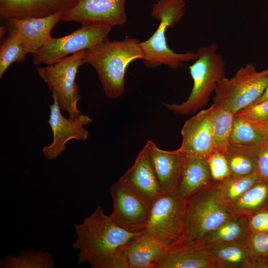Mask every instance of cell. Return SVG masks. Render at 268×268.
Returning a JSON list of instances; mask_svg holds the SVG:
<instances>
[{
  "instance_id": "32",
  "label": "cell",
  "mask_w": 268,
  "mask_h": 268,
  "mask_svg": "<svg viewBox=\"0 0 268 268\" xmlns=\"http://www.w3.org/2000/svg\"><path fill=\"white\" fill-rule=\"evenodd\" d=\"M247 245L256 256L268 259V232H250L248 236Z\"/></svg>"
},
{
  "instance_id": "6",
  "label": "cell",
  "mask_w": 268,
  "mask_h": 268,
  "mask_svg": "<svg viewBox=\"0 0 268 268\" xmlns=\"http://www.w3.org/2000/svg\"><path fill=\"white\" fill-rule=\"evenodd\" d=\"M268 85V74L256 70L253 63L241 67L230 78L224 77L218 83L213 103L233 113L254 104Z\"/></svg>"
},
{
  "instance_id": "25",
  "label": "cell",
  "mask_w": 268,
  "mask_h": 268,
  "mask_svg": "<svg viewBox=\"0 0 268 268\" xmlns=\"http://www.w3.org/2000/svg\"><path fill=\"white\" fill-rule=\"evenodd\" d=\"M55 261L49 252L34 248L21 251L18 256L9 255L0 260V268H53Z\"/></svg>"
},
{
  "instance_id": "7",
  "label": "cell",
  "mask_w": 268,
  "mask_h": 268,
  "mask_svg": "<svg viewBox=\"0 0 268 268\" xmlns=\"http://www.w3.org/2000/svg\"><path fill=\"white\" fill-rule=\"evenodd\" d=\"M84 53L82 50L53 64L37 68L40 77L49 89L55 92L61 110L67 112L70 119L82 114L77 106L81 96L75 80L78 68L85 64Z\"/></svg>"
},
{
  "instance_id": "23",
  "label": "cell",
  "mask_w": 268,
  "mask_h": 268,
  "mask_svg": "<svg viewBox=\"0 0 268 268\" xmlns=\"http://www.w3.org/2000/svg\"><path fill=\"white\" fill-rule=\"evenodd\" d=\"M260 145L229 143L224 152L230 175L247 176L256 173Z\"/></svg>"
},
{
  "instance_id": "37",
  "label": "cell",
  "mask_w": 268,
  "mask_h": 268,
  "mask_svg": "<svg viewBox=\"0 0 268 268\" xmlns=\"http://www.w3.org/2000/svg\"><path fill=\"white\" fill-rule=\"evenodd\" d=\"M8 30L7 25H2L0 27V38L2 37L6 33V31Z\"/></svg>"
},
{
  "instance_id": "29",
  "label": "cell",
  "mask_w": 268,
  "mask_h": 268,
  "mask_svg": "<svg viewBox=\"0 0 268 268\" xmlns=\"http://www.w3.org/2000/svg\"><path fill=\"white\" fill-rule=\"evenodd\" d=\"M264 138L252 124L234 115L229 143L258 145Z\"/></svg>"
},
{
  "instance_id": "2",
  "label": "cell",
  "mask_w": 268,
  "mask_h": 268,
  "mask_svg": "<svg viewBox=\"0 0 268 268\" xmlns=\"http://www.w3.org/2000/svg\"><path fill=\"white\" fill-rule=\"evenodd\" d=\"M140 42L134 38L121 41L107 40L91 49L85 50L84 61L96 70L106 96L120 97L125 90V74L134 61L142 59Z\"/></svg>"
},
{
  "instance_id": "31",
  "label": "cell",
  "mask_w": 268,
  "mask_h": 268,
  "mask_svg": "<svg viewBox=\"0 0 268 268\" xmlns=\"http://www.w3.org/2000/svg\"><path fill=\"white\" fill-rule=\"evenodd\" d=\"M251 124L268 121V98L254 103L235 114Z\"/></svg>"
},
{
  "instance_id": "21",
  "label": "cell",
  "mask_w": 268,
  "mask_h": 268,
  "mask_svg": "<svg viewBox=\"0 0 268 268\" xmlns=\"http://www.w3.org/2000/svg\"><path fill=\"white\" fill-rule=\"evenodd\" d=\"M167 249L144 231L127 245L126 256L129 268H154Z\"/></svg>"
},
{
  "instance_id": "18",
  "label": "cell",
  "mask_w": 268,
  "mask_h": 268,
  "mask_svg": "<svg viewBox=\"0 0 268 268\" xmlns=\"http://www.w3.org/2000/svg\"><path fill=\"white\" fill-rule=\"evenodd\" d=\"M205 247L214 268H268V259L256 256L245 244L228 243Z\"/></svg>"
},
{
  "instance_id": "10",
  "label": "cell",
  "mask_w": 268,
  "mask_h": 268,
  "mask_svg": "<svg viewBox=\"0 0 268 268\" xmlns=\"http://www.w3.org/2000/svg\"><path fill=\"white\" fill-rule=\"evenodd\" d=\"M109 192L113 202L110 215L113 221L129 232H143L151 205L119 181L110 186Z\"/></svg>"
},
{
  "instance_id": "11",
  "label": "cell",
  "mask_w": 268,
  "mask_h": 268,
  "mask_svg": "<svg viewBox=\"0 0 268 268\" xmlns=\"http://www.w3.org/2000/svg\"><path fill=\"white\" fill-rule=\"evenodd\" d=\"M53 104H49L50 114L48 124L53 132V141L42 148L44 156L48 160L55 159L66 149V143L72 139L86 140L88 133L84 126L91 123L92 119L87 115L81 114L74 119H67L61 113L57 95L52 92Z\"/></svg>"
},
{
  "instance_id": "34",
  "label": "cell",
  "mask_w": 268,
  "mask_h": 268,
  "mask_svg": "<svg viewBox=\"0 0 268 268\" xmlns=\"http://www.w3.org/2000/svg\"><path fill=\"white\" fill-rule=\"evenodd\" d=\"M256 174L268 183V137H265L260 145Z\"/></svg>"
},
{
  "instance_id": "3",
  "label": "cell",
  "mask_w": 268,
  "mask_h": 268,
  "mask_svg": "<svg viewBox=\"0 0 268 268\" xmlns=\"http://www.w3.org/2000/svg\"><path fill=\"white\" fill-rule=\"evenodd\" d=\"M185 10L184 0H158L152 4L151 15L160 22L153 35L140 43L143 55L142 60L146 67L154 68L165 65L177 69L184 63L196 60V53H176L167 44V29L173 28L180 21Z\"/></svg>"
},
{
  "instance_id": "24",
  "label": "cell",
  "mask_w": 268,
  "mask_h": 268,
  "mask_svg": "<svg viewBox=\"0 0 268 268\" xmlns=\"http://www.w3.org/2000/svg\"><path fill=\"white\" fill-rule=\"evenodd\" d=\"M234 213L248 215L268 207V183L261 180L237 199L227 203Z\"/></svg>"
},
{
  "instance_id": "38",
  "label": "cell",
  "mask_w": 268,
  "mask_h": 268,
  "mask_svg": "<svg viewBox=\"0 0 268 268\" xmlns=\"http://www.w3.org/2000/svg\"><path fill=\"white\" fill-rule=\"evenodd\" d=\"M262 72L265 74H268V68L267 69H265L264 70L262 71Z\"/></svg>"
},
{
  "instance_id": "15",
  "label": "cell",
  "mask_w": 268,
  "mask_h": 268,
  "mask_svg": "<svg viewBox=\"0 0 268 268\" xmlns=\"http://www.w3.org/2000/svg\"><path fill=\"white\" fill-rule=\"evenodd\" d=\"M149 159L164 193H175L186 156L179 147L174 150L159 148L151 140L146 142Z\"/></svg>"
},
{
  "instance_id": "13",
  "label": "cell",
  "mask_w": 268,
  "mask_h": 268,
  "mask_svg": "<svg viewBox=\"0 0 268 268\" xmlns=\"http://www.w3.org/2000/svg\"><path fill=\"white\" fill-rule=\"evenodd\" d=\"M180 148L186 156L204 159L215 150L210 119V108L188 119L181 130Z\"/></svg>"
},
{
  "instance_id": "22",
  "label": "cell",
  "mask_w": 268,
  "mask_h": 268,
  "mask_svg": "<svg viewBox=\"0 0 268 268\" xmlns=\"http://www.w3.org/2000/svg\"><path fill=\"white\" fill-rule=\"evenodd\" d=\"M250 232L247 216L237 214L196 242L205 247L228 243L247 245Z\"/></svg>"
},
{
  "instance_id": "5",
  "label": "cell",
  "mask_w": 268,
  "mask_h": 268,
  "mask_svg": "<svg viewBox=\"0 0 268 268\" xmlns=\"http://www.w3.org/2000/svg\"><path fill=\"white\" fill-rule=\"evenodd\" d=\"M236 214L229 208L214 182L187 200L184 234L179 243L199 240Z\"/></svg>"
},
{
  "instance_id": "19",
  "label": "cell",
  "mask_w": 268,
  "mask_h": 268,
  "mask_svg": "<svg viewBox=\"0 0 268 268\" xmlns=\"http://www.w3.org/2000/svg\"><path fill=\"white\" fill-rule=\"evenodd\" d=\"M154 268H214L206 248L196 241L180 243L167 249Z\"/></svg>"
},
{
  "instance_id": "9",
  "label": "cell",
  "mask_w": 268,
  "mask_h": 268,
  "mask_svg": "<svg viewBox=\"0 0 268 268\" xmlns=\"http://www.w3.org/2000/svg\"><path fill=\"white\" fill-rule=\"evenodd\" d=\"M111 26L95 23L81 26L73 32L60 38L51 35L33 55L35 65L53 64L79 51L91 49L108 40Z\"/></svg>"
},
{
  "instance_id": "1",
  "label": "cell",
  "mask_w": 268,
  "mask_h": 268,
  "mask_svg": "<svg viewBox=\"0 0 268 268\" xmlns=\"http://www.w3.org/2000/svg\"><path fill=\"white\" fill-rule=\"evenodd\" d=\"M74 227L76 238L72 247L79 251L78 264H89L92 268H129L127 246L142 232L134 233L122 229L100 205Z\"/></svg>"
},
{
  "instance_id": "39",
  "label": "cell",
  "mask_w": 268,
  "mask_h": 268,
  "mask_svg": "<svg viewBox=\"0 0 268 268\" xmlns=\"http://www.w3.org/2000/svg\"></svg>"
},
{
  "instance_id": "20",
  "label": "cell",
  "mask_w": 268,
  "mask_h": 268,
  "mask_svg": "<svg viewBox=\"0 0 268 268\" xmlns=\"http://www.w3.org/2000/svg\"><path fill=\"white\" fill-rule=\"evenodd\" d=\"M214 183L206 159L186 155L175 194L187 201Z\"/></svg>"
},
{
  "instance_id": "33",
  "label": "cell",
  "mask_w": 268,
  "mask_h": 268,
  "mask_svg": "<svg viewBox=\"0 0 268 268\" xmlns=\"http://www.w3.org/2000/svg\"><path fill=\"white\" fill-rule=\"evenodd\" d=\"M250 230L252 232H268V207L246 215Z\"/></svg>"
},
{
  "instance_id": "30",
  "label": "cell",
  "mask_w": 268,
  "mask_h": 268,
  "mask_svg": "<svg viewBox=\"0 0 268 268\" xmlns=\"http://www.w3.org/2000/svg\"><path fill=\"white\" fill-rule=\"evenodd\" d=\"M206 160L211 178L214 182L221 181L230 176L229 165L224 152L215 150Z\"/></svg>"
},
{
  "instance_id": "26",
  "label": "cell",
  "mask_w": 268,
  "mask_h": 268,
  "mask_svg": "<svg viewBox=\"0 0 268 268\" xmlns=\"http://www.w3.org/2000/svg\"><path fill=\"white\" fill-rule=\"evenodd\" d=\"M213 138L216 150L224 153L229 139L234 114L214 103L210 106Z\"/></svg>"
},
{
  "instance_id": "28",
  "label": "cell",
  "mask_w": 268,
  "mask_h": 268,
  "mask_svg": "<svg viewBox=\"0 0 268 268\" xmlns=\"http://www.w3.org/2000/svg\"><path fill=\"white\" fill-rule=\"evenodd\" d=\"M26 54L18 35L10 30V34L0 45V78H2L4 72L12 63L25 60Z\"/></svg>"
},
{
  "instance_id": "17",
  "label": "cell",
  "mask_w": 268,
  "mask_h": 268,
  "mask_svg": "<svg viewBox=\"0 0 268 268\" xmlns=\"http://www.w3.org/2000/svg\"><path fill=\"white\" fill-rule=\"evenodd\" d=\"M79 0H0V17H41L65 12Z\"/></svg>"
},
{
  "instance_id": "4",
  "label": "cell",
  "mask_w": 268,
  "mask_h": 268,
  "mask_svg": "<svg viewBox=\"0 0 268 268\" xmlns=\"http://www.w3.org/2000/svg\"><path fill=\"white\" fill-rule=\"evenodd\" d=\"M217 48V45L212 43L198 50L197 59L189 67L193 81L189 96L181 104L164 103L167 109L176 114L188 115L207 104L218 83L225 77V63Z\"/></svg>"
},
{
  "instance_id": "27",
  "label": "cell",
  "mask_w": 268,
  "mask_h": 268,
  "mask_svg": "<svg viewBox=\"0 0 268 268\" xmlns=\"http://www.w3.org/2000/svg\"><path fill=\"white\" fill-rule=\"evenodd\" d=\"M259 180L256 173L243 176L230 175L221 181L215 182V185L221 197L228 203L239 198Z\"/></svg>"
},
{
  "instance_id": "35",
  "label": "cell",
  "mask_w": 268,
  "mask_h": 268,
  "mask_svg": "<svg viewBox=\"0 0 268 268\" xmlns=\"http://www.w3.org/2000/svg\"><path fill=\"white\" fill-rule=\"evenodd\" d=\"M254 128L264 137H268V121L252 124Z\"/></svg>"
},
{
  "instance_id": "8",
  "label": "cell",
  "mask_w": 268,
  "mask_h": 268,
  "mask_svg": "<svg viewBox=\"0 0 268 268\" xmlns=\"http://www.w3.org/2000/svg\"><path fill=\"white\" fill-rule=\"evenodd\" d=\"M186 202L175 193H163L151 204L144 232L167 249L179 243L184 234Z\"/></svg>"
},
{
  "instance_id": "12",
  "label": "cell",
  "mask_w": 268,
  "mask_h": 268,
  "mask_svg": "<svg viewBox=\"0 0 268 268\" xmlns=\"http://www.w3.org/2000/svg\"><path fill=\"white\" fill-rule=\"evenodd\" d=\"M126 0H79L69 10L64 12L62 20L73 21L81 25L95 23L111 27L127 21Z\"/></svg>"
},
{
  "instance_id": "36",
  "label": "cell",
  "mask_w": 268,
  "mask_h": 268,
  "mask_svg": "<svg viewBox=\"0 0 268 268\" xmlns=\"http://www.w3.org/2000/svg\"><path fill=\"white\" fill-rule=\"evenodd\" d=\"M268 98V85L261 97L254 103H256Z\"/></svg>"
},
{
  "instance_id": "16",
  "label": "cell",
  "mask_w": 268,
  "mask_h": 268,
  "mask_svg": "<svg viewBox=\"0 0 268 268\" xmlns=\"http://www.w3.org/2000/svg\"><path fill=\"white\" fill-rule=\"evenodd\" d=\"M64 12L41 17L10 18L5 20L18 35L26 54H33L43 44Z\"/></svg>"
},
{
  "instance_id": "14",
  "label": "cell",
  "mask_w": 268,
  "mask_h": 268,
  "mask_svg": "<svg viewBox=\"0 0 268 268\" xmlns=\"http://www.w3.org/2000/svg\"><path fill=\"white\" fill-rule=\"evenodd\" d=\"M118 181L151 205L164 193L152 166L146 143L133 166Z\"/></svg>"
}]
</instances>
